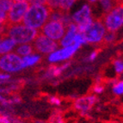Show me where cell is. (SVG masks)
<instances>
[{
  "instance_id": "obj_1",
  "label": "cell",
  "mask_w": 123,
  "mask_h": 123,
  "mask_svg": "<svg viewBox=\"0 0 123 123\" xmlns=\"http://www.w3.org/2000/svg\"><path fill=\"white\" fill-rule=\"evenodd\" d=\"M52 10L47 5H30L23 17L22 24L35 29H41L49 20Z\"/></svg>"
},
{
  "instance_id": "obj_2",
  "label": "cell",
  "mask_w": 123,
  "mask_h": 123,
  "mask_svg": "<svg viewBox=\"0 0 123 123\" xmlns=\"http://www.w3.org/2000/svg\"><path fill=\"white\" fill-rule=\"evenodd\" d=\"M7 35L17 44L30 43L39 34L40 29H35L23 24L9 26L5 29Z\"/></svg>"
},
{
  "instance_id": "obj_3",
  "label": "cell",
  "mask_w": 123,
  "mask_h": 123,
  "mask_svg": "<svg viewBox=\"0 0 123 123\" xmlns=\"http://www.w3.org/2000/svg\"><path fill=\"white\" fill-rule=\"evenodd\" d=\"M106 34V29L102 20L93 21L91 24L82 33L84 41L89 43H98L102 41Z\"/></svg>"
},
{
  "instance_id": "obj_4",
  "label": "cell",
  "mask_w": 123,
  "mask_h": 123,
  "mask_svg": "<svg viewBox=\"0 0 123 123\" xmlns=\"http://www.w3.org/2000/svg\"><path fill=\"white\" fill-rule=\"evenodd\" d=\"M29 6L30 4L28 1H20V2L13 3L8 13V17H7V27L21 24L25 13L29 8Z\"/></svg>"
},
{
  "instance_id": "obj_5",
  "label": "cell",
  "mask_w": 123,
  "mask_h": 123,
  "mask_svg": "<svg viewBox=\"0 0 123 123\" xmlns=\"http://www.w3.org/2000/svg\"><path fill=\"white\" fill-rule=\"evenodd\" d=\"M123 23V9L122 4L117 5L114 9L105 14L103 24L105 29L109 32H115L120 29Z\"/></svg>"
},
{
  "instance_id": "obj_6",
  "label": "cell",
  "mask_w": 123,
  "mask_h": 123,
  "mask_svg": "<svg viewBox=\"0 0 123 123\" xmlns=\"http://www.w3.org/2000/svg\"><path fill=\"white\" fill-rule=\"evenodd\" d=\"M33 42V47L35 53H41V54H47V53H52L59 48L60 44L56 42L55 41L50 39L46 35H42L41 32L37 35L35 38Z\"/></svg>"
},
{
  "instance_id": "obj_7",
  "label": "cell",
  "mask_w": 123,
  "mask_h": 123,
  "mask_svg": "<svg viewBox=\"0 0 123 123\" xmlns=\"http://www.w3.org/2000/svg\"><path fill=\"white\" fill-rule=\"evenodd\" d=\"M23 68V59L15 53H8L0 56V70L4 72H17Z\"/></svg>"
},
{
  "instance_id": "obj_8",
  "label": "cell",
  "mask_w": 123,
  "mask_h": 123,
  "mask_svg": "<svg viewBox=\"0 0 123 123\" xmlns=\"http://www.w3.org/2000/svg\"><path fill=\"white\" fill-rule=\"evenodd\" d=\"M66 29L60 21H50L41 28L40 32L53 41H60L66 33Z\"/></svg>"
},
{
  "instance_id": "obj_9",
  "label": "cell",
  "mask_w": 123,
  "mask_h": 123,
  "mask_svg": "<svg viewBox=\"0 0 123 123\" xmlns=\"http://www.w3.org/2000/svg\"><path fill=\"white\" fill-rule=\"evenodd\" d=\"M72 19L77 25L78 34H82L93 22L91 10L89 5H84L83 8L74 14Z\"/></svg>"
},
{
  "instance_id": "obj_10",
  "label": "cell",
  "mask_w": 123,
  "mask_h": 123,
  "mask_svg": "<svg viewBox=\"0 0 123 123\" xmlns=\"http://www.w3.org/2000/svg\"><path fill=\"white\" fill-rule=\"evenodd\" d=\"M80 44L81 43H79V42H74V44H72V45L68 46V47H65V48H63L61 50L54 52L49 57V60L52 62L59 61V60H66L67 58L71 57L76 52V50L78 48Z\"/></svg>"
},
{
  "instance_id": "obj_11",
  "label": "cell",
  "mask_w": 123,
  "mask_h": 123,
  "mask_svg": "<svg viewBox=\"0 0 123 123\" xmlns=\"http://www.w3.org/2000/svg\"><path fill=\"white\" fill-rule=\"evenodd\" d=\"M78 35L77 31V25L75 23H71L66 29V33L62 37V39L60 41V46L63 47H66L68 46L72 45L74 42V39L76 35Z\"/></svg>"
},
{
  "instance_id": "obj_12",
  "label": "cell",
  "mask_w": 123,
  "mask_h": 123,
  "mask_svg": "<svg viewBox=\"0 0 123 123\" xmlns=\"http://www.w3.org/2000/svg\"><path fill=\"white\" fill-rule=\"evenodd\" d=\"M16 46L17 43L7 35L5 31L0 35V56L12 51Z\"/></svg>"
},
{
  "instance_id": "obj_13",
  "label": "cell",
  "mask_w": 123,
  "mask_h": 123,
  "mask_svg": "<svg viewBox=\"0 0 123 123\" xmlns=\"http://www.w3.org/2000/svg\"><path fill=\"white\" fill-rule=\"evenodd\" d=\"M13 49H14V53L16 54H17L18 56H23V57L29 56L35 53L32 43L19 44L18 46H16V47Z\"/></svg>"
},
{
  "instance_id": "obj_14",
  "label": "cell",
  "mask_w": 123,
  "mask_h": 123,
  "mask_svg": "<svg viewBox=\"0 0 123 123\" xmlns=\"http://www.w3.org/2000/svg\"><path fill=\"white\" fill-rule=\"evenodd\" d=\"M100 1L102 3V4H103V8L105 14L109 12L112 9H114L115 6H117L115 0H100Z\"/></svg>"
},
{
  "instance_id": "obj_15",
  "label": "cell",
  "mask_w": 123,
  "mask_h": 123,
  "mask_svg": "<svg viewBox=\"0 0 123 123\" xmlns=\"http://www.w3.org/2000/svg\"><path fill=\"white\" fill-rule=\"evenodd\" d=\"M77 0H60V10L64 12H68L69 9L72 6Z\"/></svg>"
},
{
  "instance_id": "obj_16",
  "label": "cell",
  "mask_w": 123,
  "mask_h": 123,
  "mask_svg": "<svg viewBox=\"0 0 123 123\" xmlns=\"http://www.w3.org/2000/svg\"><path fill=\"white\" fill-rule=\"evenodd\" d=\"M39 59H40L39 56H26V57H23V68L35 64V62H37L39 60Z\"/></svg>"
},
{
  "instance_id": "obj_17",
  "label": "cell",
  "mask_w": 123,
  "mask_h": 123,
  "mask_svg": "<svg viewBox=\"0 0 123 123\" xmlns=\"http://www.w3.org/2000/svg\"><path fill=\"white\" fill-rule=\"evenodd\" d=\"M60 0H47V5L52 9V10H58L60 9Z\"/></svg>"
},
{
  "instance_id": "obj_18",
  "label": "cell",
  "mask_w": 123,
  "mask_h": 123,
  "mask_svg": "<svg viewBox=\"0 0 123 123\" xmlns=\"http://www.w3.org/2000/svg\"><path fill=\"white\" fill-rule=\"evenodd\" d=\"M30 5H47V0H29Z\"/></svg>"
},
{
  "instance_id": "obj_19",
  "label": "cell",
  "mask_w": 123,
  "mask_h": 123,
  "mask_svg": "<svg viewBox=\"0 0 123 123\" xmlns=\"http://www.w3.org/2000/svg\"><path fill=\"white\" fill-rule=\"evenodd\" d=\"M122 86H123V84H122V82H121L118 85H116V86L114 88V91L118 95L122 94Z\"/></svg>"
},
{
  "instance_id": "obj_20",
  "label": "cell",
  "mask_w": 123,
  "mask_h": 123,
  "mask_svg": "<svg viewBox=\"0 0 123 123\" xmlns=\"http://www.w3.org/2000/svg\"><path fill=\"white\" fill-rule=\"evenodd\" d=\"M116 69L118 72H122V62L121 61H117L116 62Z\"/></svg>"
},
{
  "instance_id": "obj_21",
  "label": "cell",
  "mask_w": 123,
  "mask_h": 123,
  "mask_svg": "<svg viewBox=\"0 0 123 123\" xmlns=\"http://www.w3.org/2000/svg\"><path fill=\"white\" fill-rule=\"evenodd\" d=\"M116 5H121L122 4V0H115Z\"/></svg>"
},
{
  "instance_id": "obj_22",
  "label": "cell",
  "mask_w": 123,
  "mask_h": 123,
  "mask_svg": "<svg viewBox=\"0 0 123 123\" xmlns=\"http://www.w3.org/2000/svg\"><path fill=\"white\" fill-rule=\"evenodd\" d=\"M9 76H6V75H0V79H3V78H7Z\"/></svg>"
},
{
  "instance_id": "obj_23",
  "label": "cell",
  "mask_w": 123,
  "mask_h": 123,
  "mask_svg": "<svg viewBox=\"0 0 123 123\" xmlns=\"http://www.w3.org/2000/svg\"><path fill=\"white\" fill-rule=\"evenodd\" d=\"M13 2H20V1H29V0H12Z\"/></svg>"
},
{
  "instance_id": "obj_24",
  "label": "cell",
  "mask_w": 123,
  "mask_h": 123,
  "mask_svg": "<svg viewBox=\"0 0 123 123\" xmlns=\"http://www.w3.org/2000/svg\"><path fill=\"white\" fill-rule=\"evenodd\" d=\"M88 1L90 3H95V2H97V1H98V0H88Z\"/></svg>"
}]
</instances>
